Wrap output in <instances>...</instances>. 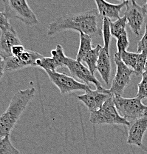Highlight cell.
Instances as JSON below:
<instances>
[{
  "instance_id": "603a6c76",
  "label": "cell",
  "mask_w": 147,
  "mask_h": 154,
  "mask_svg": "<svg viewBox=\"0 0 147 154\" xmlns=\"http://www.w3.org/2000/svg\"><path fill=\"white\" fill-rule=\"evenodd\" d=\"M137 96L143 99L147 98V71L142 73V79L137 85Z\"/></svg>"
},
{
  "instance_id": "3957f363",
  "label": "cell",
  "mask_w": 147,
  "mask_h": 154,
  "mask_svg": "<svg viewBox=\"0 0 147 154\" xmlns=\"http://www.w3.org/2000/svg\"><path fill=\"white\" fill-rule=\"evenodd\" d=\"M4 14L8 18L19 19L28 27L39 23L37 17L30 8L27 0H2Z\"/></svg>"
},
{
  "instance_id": "83f0119b",
  "label": "cell",
  "mask_w": 147,
  "mask_h": 154,
  "mask_svg": "<svg viewBox=\"0 0 147 154\" xmlns=\"http://www.w3.org/2000/svg\"><path fill=\"white\" fill-rule=\"evenodd\" d=\"M25 50L26 49H25L23 45H22V44L17 45L14 46V47L11 48V54H12L13 57H18L25 52Z\"/></svg>"
},
{
  "instance_id": "cb8c5ba5",
  "label": "cell",
  "mask_w": 147,
  "mask_h": 154,
  "mask_svg": "<svg viewBox=\"0 0 147 154\" xmlns=\"http://www.w3.org/2000/svg\"><path fill=\"white\" fill-rule=\"evenodd\" d=\"M138 57H137L136 66H135L134 72L136 75H140L144 72L145 70V65L146 62L147 53L141 52L138 53Z\"/></svg>"
},
{
  "instance_id": "8992f818",
  "label": "cell",
  "mask_w": 147,
  "mask_h": 154,
  "mask_svg": "<svg viewBox=\"0 0 147 154\" xmlns=\"http://www.w3.org/2000/svg\"><path fill=\"white\" fill-rule=\"evenodd\" d=\"M50 80L58 88L62 95L70 94L74 91H87L91 89L90 86L83 82H80L73 77L68 76L66 73H62L56 70H45Z\"/></svg>"
},
{
  "instance_id": "9a60e30c",
  "label": "cell",
  "mask_w": 147,
  "mask_h": 154,
  "mask_svg": "<svg viewBox=\"0 0 147 154\" xmlns=\"http://www.w3.org/2000/svg\"><path fill=\"white\" fill-rule=\"evenodd\" d=\"M94 1L96 4L97 11L102 19H116V20L120 18V13L123 8L125 7L127 2H124L116 5L108 2L106 0H94Z\"/></svg>"
},
{
  "instance_id": "5bb4252c",
  "label": "cell",
  "mask_w": 147,
  "mask_h": 154,
  "mask_svg": "<svg viewBox=\"0 0 147 154\" xmlns=\"http://www.w3.org/2000/svg\"><path fill=\"white\" fill-rule=\"evenodd\" d=\"M17 45H21V41L16 31L12 26L8 30L2 31L0 36V56L4 60L12 57L11 48Z\"/></svg>"
},
{
  "instance_id": "f546056e",
  "label": "cell",
  "mask_w": 147,
  "mask_h": 154,
  "mask_svg": "<svg viewBox=\"0 0 147 154\" xmlns=\"http://www.w3.org/2000/svg\"><path fill=\"white\" fill-rule=\"evenodd\" d=\"M143 8H144V10H145V11H146V13L147 14V0H146V4L144 5L143 6Z\"/></svg>"
},
{
  "instance_id": "7c38bea8",
  "label": "cell",
  "mask_w": 147,
  "mask_h": 154,
  "mask_svg": "<svg viewBox=\"0 0 147 154\" xmlns=\"http://www.w3.org/2000/svg\"><path fill=\"white\" fill-rule=\"evenodd\" d=\"M147 131V113L143 116L129 122L128 126L127 143L140 147Z\"/></svg>"
},
{
  "instance_id": "4dcf8cb0",
  "label": "cell",
  "mask_w": 147,
  "mask_h": 154,
  "mask_svg": "<svg viewBox=\"0 0 147 154\" xmlns=\"http://www.w3.org/2000/svg\"><path fill=\"white\" fill-rule=\"evenodd\" d=\"M144 71H147V57H146V65H145V70Z\"/></svg>"
},
{
  "instance_id": "4316f807",
  "label": "cell",
  "mask_w": 147,
  "mask_h": 154,
  "mask_svg": "<svg viewBox=\"0 0 147 154\" xmlns=\"http://www.w3.org/2000/svg\"><path fill=\"white\" fill-rule=\"evenodd\" d=\"M11 27L10 22L8 21V18L6 17L4 12L0 11V30L1 31L8 30Z\"/></svg>"
},
{
  "instance_id": "9c48e42d",
  "label": "cell",
  "mask_w": 147,
  "mask_h": 154,
  "mask_svg": "<svg viewBox=\"0 0 147 154\" xmlns=\"http://www.w3.org/2000/svg\"><path fill=\"white\" fill-rule=\"evenodd\" d=\"M64 65L70 70L72 76L79 79L81 81H82L83 83L88 85L90 84H93L96 87V89L100 90V91L105 90V88L101 86L98 80L95 78V75H92L89 71L88 67L84 66L81 62L67 57L65 59Z\"/></svg>"
},
{
  "instance_id": "2e32d148",
  "label": "cell",
  "mask_w": 147,
  "mask_h": 154,
  "mask_svg": "<svg viewBox=\"0 0 147 154\" xmlns=\"http://www.w3.org/2000/svg\"><path fill=\"white\" fill-rule=\"evenodd\" d=\"M96 69L106 85H110V75H111L112 65L110 60V52H106L104 48L100 50V54L97 62Z\"/></svg>"
},
{
  "instance_id": "6da1fadb",
  "label": "cell",
  "mask_w": 147,
  "mask_h": 154,
  "mask_svg": "<svg viewBox=\"0 0 147 154\" xmlns=\"http://www.w3.org/2000/svg\"><path fill=\"white\" fill-rule=\"evenodd\" d=\"M103 19L99 15L97 9L84 12L67 14L58 17L49 24L47 34L52 36L61 32L74 30L79 33L96 37L101 34Z\"/></svg>"
},
{
  "instance_id": "e0dca14e",
  "label": "cell",
  "mask_w": 147,
  "mask_h": 154,
  "mask_svg": "<svg viewBox=\"0 0 147 154\" xmlns=\"http://www.w3.org/2000/svg\"><path fill=\"white\" fill-rule=\"evenodd\" d=\"M80 36V45L79 51L76 60L78 62H82L84 57L92 49V37L89 35L84 34L83 33H79Z\"/></svg>"
},
{
  "instance_id": "5b68a950",
  "label": "cell",
  "mask_w": 147,
  "mask_h": 154,
  "mask_svg": "<svg viewBox=\"0 0 147 154\" xmlns=\"http://www.w3.org/2000/svg\"><path fill=\"white\" fill-rule=\"evenodd\" d=\"M112 96L113 94L104 102L98 110L90 112L89 122L92 124L129 126V122L118 113L113 102Z\"/></svg>"
},
{
  "instance_id": "4fadbf2b",
  "label": "cell",
  "mask_w": 147,
  "mask_h": 154,
  "mask_svg": "<svg viewBox=\"0 0 147 154\" xmlns=\"http://www.w3.org/2000/svg\"><path fill=\"white\" fill-rule=\"evenodd\" d=\"M51 57H41L36 61L37 67L44 70H56L58 67H65L64 62L67 57L61 45H57L55 50L51 51Z\"/></svg>"
},
{
  "instance_id": "ffe728a7",
  "label": "cell",
  "mask_w": 147,
  "mask_h": 154,
  "mask_svg": "<svg viewBox=\"0 0 147 154\" xmlns=\"http://www.w3.org/2000/svg\"><path fill=\"white\" fill-rule=\"evenodd\" d=\"M110 22L111 20L107 18H104L102 22V28L101 32L103 34L104 38V50L106 52H110V41H111V30H110Z\"/></svg>"
},
{
  "instance_id": "484cf974",
  "label": "cell",
  "mask_w": 147,
  "mask_h": 154,
  "mask_svg": "<svg viewBox=\"0 0 147 154\" xmlns=\"http://www.w3.org/2000/svg\"><path fill=\"white\" fill-rule=\"evenodd\" d=\"M147 53V23L145 26V32L143 37L137 43V53Z\"/></svg>"
},
{
  "instance_id": "44dd1931",
  "label": "cell",
  "mask_w": 147,
  "mask_h": 154,
  "mask_svg": "<svg viewBox=\"0 0 147 154\" xmlns=\"http://www.w3.org/2000/svg\"><path fill=\"white\" fill-rule=\"evenodd\" d=\"M121 58V61L129 67V68L135 70V66H136L137 57H138V53H132L129 52L127 51H124L121 52V54H118Z\"/></svg>"
},
{
  "instance_id": "d6986e66",
  "label": "cell",
  "mask_w": 147,
  "mask_h": 154,
  "mask_svg": "<svg viewBox=\"0 0 147 154\" xmlns=\"http://www.w3.org/2000/svg\"><path fill=\"white\" fill-rule=\"evenodd\" d=\"M127 22L126 17H120L116 22H110V30H111L112 36L117 38L118 36L122 35L123 33H126V28H127Z\"/></svg>"
},
{
  "instance_id": "d4e9b609",
  "label": "cell",
  "mask_w": 147,
  "mask_h": 154,
  "mask_svg": "<svg viewBox=\"0 0 147 154\" xmlns=\"http://www.w3.org/2000/svg\"><path fill=\"white\" fill-rule=\"evenodd\" d=\"M129 42L128 38L127 32L123 33L120 36L117 38V49L118 54H121V52L124 51H127V49L129 48Z\"/></svg>"
},
{
  "instance_id": "1f68e13d",
  "label": "cell",
  "mask_w": 147,
  "mask_h": 154,
  "mask_svg": "<svg viewBox=\"0 0 147 154\" xmlns=\"http://www.w3.org/2000/svg\"><path fill=\"white\" fill-rule=\"evenodd\" d=\"M118 1H120V2H128V1H130V0H118Z\"/></svg>"
},
{
  "instance_id": "8fae6325",
  "label": "cell",
  "mask_w": 147,
  "mask_h": 154,
  "mask_svg": "<svg viewBox=\"0 0 147 154\" xmlns=\"http://www.w3.org/2000/svg\"><path fill=\"white\" fill-rule=\"evenodd\" d=\"M112 95V94L110 93V90L100 91L96 89L95 91H92L90 89L86 91L83 95L78 96L77 99L84 104L89 112H93L98 110Z\"/></svg>"
},
{
  "instance_id": "ba28073f",
  "label": "cell",
  "mask_w": 147,
  "mask_h": 154,
  "mask_svg": "<svg viewBox=\"0 0 147 154\" xmlns=\"http://www.w3.org/2000/svg\"><path fill=\"white\" fill-rule=\"evenodd\" d=\"M126 11L124 17L127 19V25L132 33L139 36L142 27L144 24L146 13L143 6L139 5L135 0L128 1L126 4Z\"/></svg>"
},
{
  "instance_id": "30bf717a",
  "label": "cell",
  "mask_w": 147,
  "mask_h": 154,
  "mask_svg": "<svg viewBox=\"0 0 147 154\" xmlns=\"http://www.w3.org/2000/svg\"><path fill=\"white\" fill-rule=\"evenodd\" d=\"M43 57L39 53L25 50V52L18 57H10L5 59V72L19 70L28 67H37L36 61Z\"/></svg>"
},
{
  "instance_id": "f1b7e54d",
  "label": "cell",
  "mask_w": 147,
  "mask_h": 154,
  "mask_svg": "<svg viewBox=\"0 0 147 154\" xmlns=\"http://www.w3.org/2000/svg\"><path fill=\"white\" fill-rule=\"evenodd\" d=\"M5 73V60L0 56V81Z\"/></svg>"
},
{
  "instance_id": "ac0fdd59",
  "label": "cell",
  "mask_w": 147,
  "mask_h": 154,
  "mask_svg": "<svg viewBox=\"0 0 147 154\" xmlns=\"http://www.w3.org/2000/svg\"><path fill=\"white\" fill-rule=\"evenodd\" d=\"M102 46L100 45H97L96 47L92 48L90 51L84 57L82 62H84L88 67L89 71L92 75H95V70H96V65L98 62V59L100 54V50L102 49Z\"/></svg>"
},
{
  "instance_id": "52a82bcc",
  "label": "cell",
  "mask_w": 147,
  "mask_h": 154,
  "mask_svg": "<svg viewBox=\"0 0 147 154\" xmlns=\"http://www.w3.org/2000/svg\"><path fill=\"white\" fill-rule=\"evenodd\" d=\"M114 62L116 65V73L109 90L113 95L122 96L125 88L130 82L131 76L135 72L121 61L118 53L114 54Z\"/></svg>"
},
{
  "instance_id": "7402d4cb",
  "label": "cell",
  "mask_w": 147,
  "mask_h": 154,
  "mask_svg": "<svg viewBox=\"0 0 147 154\" xmlns=\"http://www.w3.org/2000/svg\"><path fill=\"white\" fill-rule=\"evenodd\" d=\"M0 154H20L11 143L10 136H5L0 140Z\"/></svg>"
},
{
  "instance_id": "7a4b0ae2",
  "label": "cell",
  "mask_w": 147,
  "mask_h": 154,
  "mask_svg": "<svg viewBox=\"0 0 147 154\" xmlns=\"http://www.w3.org/2000/svg\"><path fill=\"white\" fill-rule=\"evenodd\" d=\"M36 89L28 88L17 91L11 99L7 110L0 116V140L11 132L18 122L27 106L34 98Z\"/></svg>"
},
{
  "instance_id": "277c9868",
  "label": "cell",
  "mask_w": 147,
  "mask_h": 154,
  "mask_svg": "<svg viewBox=\"0 0 147 154\" xmlns=\"http://www.w3.org/2000/svg\"><path fill=\"white\" fill-rule=\"evenodd\" d=\"M112 99L118 113L129 122L147 113V106L143 105L141 98H124L122 96L113 95Z\"/></svg>"
}]
</instances>
